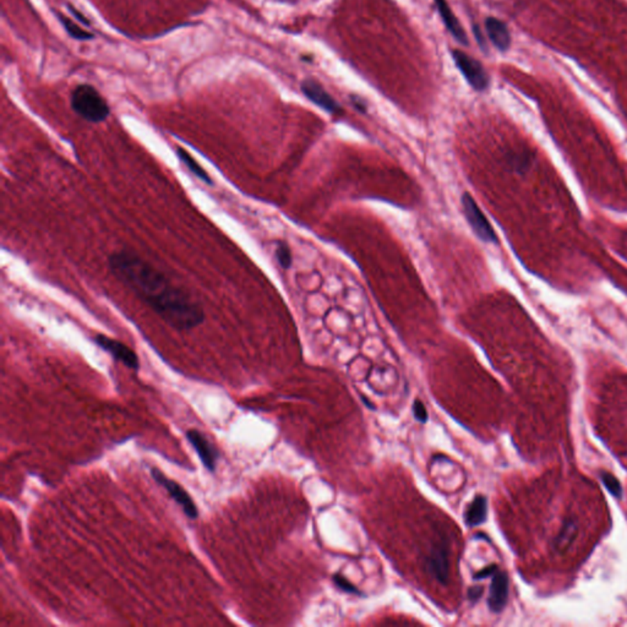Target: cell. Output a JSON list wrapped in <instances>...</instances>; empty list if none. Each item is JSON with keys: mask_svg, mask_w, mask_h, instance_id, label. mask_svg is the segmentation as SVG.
Segmentation results:
<instances>
[{"mask_svg": "<svg viewBox=\"0 0 627 627\" xmlns=\"http://www.w3.org/2000/svg\"><path fill=\"white\" fill-rule=\"evenodd\" d=\"M108 265L113 275L170 327L192 330L203 322L201 307L143 257L117 251L109 256Z\"/></svg>", "mask_w": 627, "mask_h": 627, "instance_id": "1", "label": "cell"}, {"mask_svg": "<svg viewBox=\"0 0 627 627\" xmlns=\"http://www.w3.org/2000/svg\"><path fill=\"white\" fill-rule=\"evenodd\" d=\"M70 106L86 122H104L109 116V106L93 86H76L70 95Z\"/></svg>", "mask_w": 627, "mask_h": 627, "instance_id": "2", "label": "cell"}, {"mask_svg": "<svg viewBox=\"0 0 627 627\" xmlns=\"http://www.w3.org/2000/svg\"><path fill=\"white\" fill-rule=\"evenodd\" d=\"M151 475L154 479V482L160 484L162 488H165L170 498L176 501L178 505L181 506V509L190 520H197L199 517V510L195 502L192 501V496L188 494L181 485L174 482L173 479L168 478L165 474L162 473L160 469L152 468L151 469Z\"/></svg>", "mask_w": 627, "mask_h": 627, "instance_id": "3", "label": "cell"}, {"mask_svg": "<svg viewBox=\"0 0 627 627\" xmlns=\"http://www.w3.org/2000/svg\"><path fill=\"white\" fill-rule=\"evenodd\" d=\"M452 55L458 69L461 70L468 84L472 86L474 90L484 91L488 87L489 78L487 71L484 70L483 65L480 64L478 60L472 58L462 51H453Z\"/></svg>", "mask_w": 627, "mask_h": 627, "instance_id": "4", "label": "cell"}, {"mask_svg": "<svg viewBox=\"0 0 627 627\" xmlns=\"http://www.w3.org/2000/svg\"><path fill=\"white\" fill-rule=\"evenodd\" d=\"M462 206L464 216L479 238L487 243H496V234L491 228L482 210L469 194H463Z\"/></svg>", "mask_w": 627, "mask_h": 627, "instance_id": "5", "label": "cell"}, {"mask_svg": "<svg viewBox=\"0 0 627 627\" xmlns=\"http://www.w3.org/2000/svg\"><path fill=\"white\" fill-rule=\"evenodd\" d=\"M95 342L101 347L103 351L108 352L118 362L122 363L125 367H130L133 370H138V367H140L138 358L131 348H129L128 346H125L119 340H114L112 337L104 335H97L95 337Z\"/></svg>", "mask_w": 627, "mask_h": 627, "instance_id": "6", "label": "cell"}, {"mask_svg": "<svg viewBox=\"0 0 627 627\" xmlns=\"http://www.w3.org/2000/svg\"><path fill=\"white\" fill-rule=\"evenodd\" d=\"M186 439L192 444V446L197 451L203 466L208 468L210 472H215L218 460V452L213 447L212 444L208 442V437L202 435L199 430L190 429V430L186 431Z\"/></svg>", "mask_w": 627, "mask_h": 627, "instance_id": "7", "label": "cell"}, {"mask_svg": "<svg viewBox=\"0 0 627 627\" xmlns=\"http://www.w3.org/2000/svg\"><path fill=\"white\" fill-rule=\"evenodd\" d=\"M302 91L310 101L314 102L316 106L321 107L326 112L332 114H340L342 112L340 104L334 100V97L329 95L316 81H304L302 82Z\"/></svg>", "mask_w": 627, "mask_h": 627, "instance_id": "8", "label": "cell"}, {"mask_svg": "<svg viewBox=\"0 0 627 627\" xmlns=\"http://www.w3.org/2000/svg\"><path fill=\"white\" fill-rule=\"evenodd\" d=\"M509 597V579L507 574L502 571L496 570V572L493 574V581L490 585L489 604L490 610L494 612H500L505 608L506 601Z\"/></svg>", "mask_w": 627, "mask_h": 627, "instance_id": "9", "label": "cell"}, {"mask_svg": "<svg viewBox=\"0 0 627 627\" xmlns=\"http://www.w3.org/2000/svg\"><path fill=\"white\" fill-rule=\"evenodd\" d=\"M435 4L442 21L447 27V30L451 33L452 36L464 46L468 44L467 35L464 33L461 24L458 22L457 17H455V14L452 12L451 8L447 4L446 0H435Z\"/></svg>", "mask_w": 627, "mask_h": 627, "instance_id": "10", "label": "cell"}, {"mask_svg": "<svg viewBox=\"0 0 627 627\" xmlns=\"http://www.w3.org/2000/svg\"><path fill=\"white\" fill-rule=\"evenodd\" d=\"M485 28H487L490 41L494 43L496 48L500 51L509 49L511 44V36L509 28L504 22L495 17H488L485 21Z\"/></svg>", "mask_w": 627, "mask_h": 627, "instance_id": "11", "label": "cell"}, {"mask_svg": "<svg viewBox=\"0 0 627 627\" xmlns=\"http://www.w3.org/2000/svg\"><path fill=\"white\" fill-rule=\"evenodd\" d=\"M428 567L434 579H437L442 585H446L448 579V558L445 547H435L430 558L428 560Z\"/></svg>", "mask_w": 627, "mask_h": 627, "instance_id": "12", "label": "cell"}, {"mask_svg": "<svg viewBox=\"0 0 627 627\" xmlns=\"http://www.w3.org/2000/svg\"><path fill=\"white\" fill-rule=\"evenodd\" d=\"M487 512H488L487 498H484L483 495H477L464 514L466 523L469 527L482 525L487 520Z\"/></svg>", "mask_w": 627, "mask_h": 627, "instance_id": "13", "label": "cell"}, {"mask_svg": "<svg viewBox=\"0 0 627 627\" xmlns=\"http://www.w3.org/2000/svg\"><path fill=\"white\" fill-rule=\"evenodd\" d=\"M176 154L179 157V160L185 165L186 168L190 170L194 176L199 178L203 183L212 185V179L208 176V172L203 170L201 165H199V162L192 157V154H189L185 149H181V147L176 149Z\"/></svg>", "mask_w": 627, "mask_h": 627, "instance_id": "14", "label": "cell"}, {"mask_svg": "<svg viewBox=\"0 0 627 627\" xmlns=\"http://www.w3.org/2000/svg\"><path fill=\"white\" fill-rule=\"evenodd\" d=\"M576 536H577V523L574 520H570V521L565 523V526L563 527V529L560 531L558 537L556 538L555 549L560 550V552L567 549L574 542Z\"/></svg>", "mask_w": 627, "mask_h": 627, "instance_id": "15", "label": "cell"}, {"mask_svg": "<svg viewBox=\"0 0 627 627\" xmlns=\"http://www.w3.org/2000/svg\"><path fill=\"white\" fill-rule=\"evenodd\" d=\"M60 19H62V22L64 25L66 31L69 33L71 37L76 38V39H81V41H85V39H90V38L93 37V35L90 33H87L85 30H82L78 24H75L71 19L69 17H64V15H60Z\"/></svg>", "mask_w": 627, "mask_h": 627, "instance_id": "16", "label": "cell"}, {"mask_svg": "<svg viewBox=\"0 0 627 627\" xmlns=\"http://www.w3.org/2000/svg\"><path fill=\"white\" fill-rule=\"evenodd\" d=\"M276 259L282 269L287 270L292 265V253L286 243L283 242L277 243Z\"/></svg>", "mask_w": 627, "mask_h": 627, "instance_id": "17", "label": "cell"}, {"mask_svg": "<svg viewBox=\"0 0 627 627\" xmlns=\"http://www.w3.org/2000/svg\"><path fill=\"white\" fill-rule=\"evenodd\" d=\"M601 478L603 484L606 485V489L609 490L615 498L620 499L622 496V488L620 482L612 474L608 473V472H601Z\"/></svg>", "mask_w": 627, "mask_h": 627, "instance_id": "18", "label": "cell"}, {"mask_svg": "<svg viewBox=\"0 0 627 627\" xmlns=\"http://www.w3.org/2000/svg\"><path fill=\"white\" fill-rule=\"evenodd\" d=\"M334 581H335L336 585L340 590H345V592L351 593V594H359V590H356V587L352 585L351 582L348 579H345L342 574H335Z\"/></svg>", "mask_w": 627, "mask_h": 627, "instance_id": "19", "label": "cell"}, {"mask_svg": "<svg viewBox=\"0 0 627 627\" xmlns=\"http://www.w3.org/2000/svg\"><path fill=\"white\" fill-rule=\"evenodd\" d=\"M413 413H415V419L419 420L420 423H426L428 420V412H426L424 404L423 402H420L419 399H415V403H413Z\"/></svg>", "mask_w": 627, "mask_h": 627, "instance_id": "20", "label": "cell"}, {"mask_svg": "<svg viewBox=\"0 0 627 627\" xmlns=\"http://www.w3.org/2000/svg\"><path fill=\"white\" fill-rule=\"evenodd\" d=\"M496 570H498L496 565H491V566H488L487 569L482 570V571H479V572H477V574H474V579H487V577H489V576H493V574L496 572Z\"/></svg>", "mask_w": 627, "mask_h": 627, "instance_id": "21", "label": "cell"}, {"mask_svg": "<svg viewBox=\"0 0 627 627\" xmlns=\"http://www.w3.org/2000/svg\"><path fill=\"white\" fill-rule=\"evenodd\" d=\"M482 594H483L482 587H472L471 590H468V597L471 601H478Z\"/></svg>", "mask_w": 627, "mask_h": 627, "instance_id": "22", "label": "cell"}, {"mask_svg": "<svg viewBox=\"0 0 627 627\" xmlns=\"http://www.w3.org/2000/svg\"><path fill=\"white\" fill-rule=\"evenodd\" d=\"M474 35H475V37L478 39V43L482 46L483 51H485V49H484L485 48V46H484L483 36H482V33L479 31L478 27L474 26Z\"/></svg>", "mask_w": 627, "mask_h": 627, "instance_id": "23", "label": "cell"}]
</instances>
